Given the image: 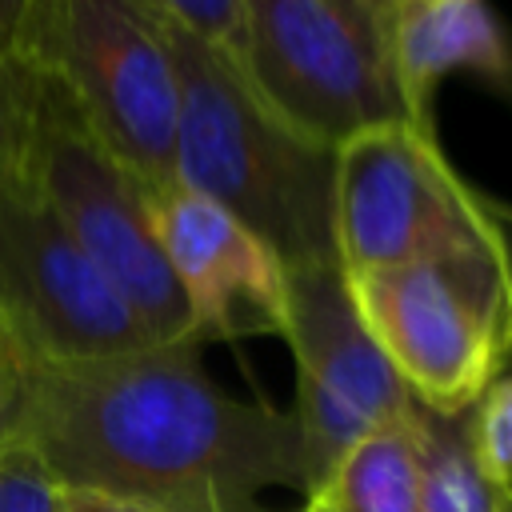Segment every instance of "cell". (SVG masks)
I'll list each match as a JSON object with an SVG mask.
<instances>
[{
    "label": "cell",
    "instance_id": "cell-7",
    "mask_svg": "<svg viewBox=\"0 0 512 512\" xmlns=\"http://www.w3.org/2000/svg\"><path fill=\"white\" fill-rule=\"evenodd\" d=\"M332 236L344 272L456 256L496 240L488 192L448 164L432 132L376 124L336 144Z\"/></svg>",
    "mask_w": 512,
    "mask_h": 512
},
{
    "label": "cell",
    "instance_id": "cell-3",
    "mask_svg": "<svg viewBox=\"0 0 512 512\" xmlns=\"http://www.w3.org/2000/svg\"><path fill=\"white\" fill-rule=\"evenodd\" d=\"M144 184H172L176 68L144 0H24L8 44Z\"/></svg>",
    "mask_w": 512,
    "mask_h": 512
},
{
    "label": "cell",
    "instance_id": "cell-1",
    "mask_svg": "<svg viewBox=\"0 0 512 512\" xmlns=\"http://www.w3.org/2000/svg\"><path fill=\"white\" fill-rule=\"evenodd\" d=\"M4 440L24 444L60 488L152 512H272L268 488L304 496L296 416L224 392L192 340L24 364Z\"/></svg>",
    "mask_w": 512,
    "mask_h": 512
},
{
    "label": "cell",
    "instance_id": "cell-10",
    "mask_svg": "<svg viewBox=\"0 0 512 512\" xmlns=\"http://www.w3.org/2000/svg\"><path fill=\"white\" fill-rule=\"evenodd\" d=\"M152 228L200 344L280 336L284 264L256 232L180 184L152 188Z\"/></svg>",
    "mask_w": 512,
    "mask_h": 512
},
{
    "label": "cell",
    "instance_id": "cell-21",
    "mask_svg": "<svg viewBox=\"0 0 512 512\" xmlns=\"http://www.w3.org/2000/svg\"><path fill=\"white\" fill-rule=\"evenodd\" d=\"M20 12H24V0H0V48L12 44V32L20 24Z\"/></svg>",
    "mask_w": 512,
    "mask_h": 512
},
{
    "label": "cell",
    "instance_id": "cell-19",
    "mask_svg": "<svg viewBox=\"0 0 512 512\" xmlns=\"http://www.w3.org/2000/svg\"><path fill=\"white\" fill-rule=\"evenodd\" d=\"M20 372H24V360L0 336V440L8 436V420L16 408V392H20Z\"/></svg>",
    "mask_w": 512,
    "mask_h": 512
},
{
    "label": "cell",
    "instance_id": "cell-20",
    "mask_svg": "<svg viewBox=\"0 0 512 512\" xmlns=\"http://www.w3.org/2000/svg\"><path fill=\"white\" fill-rule=\"evenodd\" d=\"M488 216H492V228H496V244H500V256H504V272H508V296H512V204L488 196ZM504 372H512V340H508V360H504Z\"/></svg>",
    "mask_w": 512,
    "mask_h": 512
},
{
    "label": "cell",
    "instance_id": "cell-18",
    "mask_svg": "<svg viewBox=\"0 0 512 512\" xmlns=\"http://www.w3.org/2000/svg\"><path fill=\"white\" fill-rule=\"evenodd\" d=\"M56 512H152V508L112 492H96V488H60Z\"/></svg>",
    "mask_w": 512,
    "mask_h": 512
},
{
    "label": "cell",
    "instance_id": "cell-13",
    "mask_svg": "<svg viewBox=\"0 0 512 512\" xmlns=\"http://www.w3.org/2000/svg\"><path fill=\"white\" fill-rule=\"evenodd\" d=\"M420 472V512H500V484L476 456L468 412H432L412 400L408 408Z\"/></svg>",
    "mask_w": 512,
    "mask_h": 512
},
{
    "label": "cell",
    "instance_id": "cell-2",
    "mask_svg": "<svg viewBox=\"0 0 512 512\" xmlns=\"http://www.w3.org/2000/svg\"><path fill=\"white\" fill-rule=\"evenodd\" d=\"M160 24L176 68L172 184L232 212L284 268L336 260V144L292 124L256 88L236 52L164 12Z\"/></svg>",
    "mask_w": 512,
    "mask_h": 512
},
{
    "label": "cell",
    "instance_id": "cell-12",
    "mask_svg": "<svg viewBox=\"0 0 512 512\" xmlns=\"http://www.w3.org/2000/svg\"><path fill=\"white\" fill-rule=\"evenodd\" d=\"M412 408V404H408ZM304 512H420V472L408 412L368 428L304 496Z\"/></svg>",
    "mask_w": 512,
    "mask_h": 512
},
{
    "label": "cell",
    "instance_id": "cell-22",
    "mask_svg": "<svg viewBox=\"0 0 512 512\" xmlns=\"http://www.w3.org/2000/svg\"><path fill=\"white\" fill-rule=\"evenodd\" d=\"M500 512H512V484H508L504 496H500Z\"/></svg>",
    "mask_w": 512,
    "mask_h": 512
},
{
    "label": "cell",
    "instance_id": "cell-11",
    "mask_svg": "<svg viewBox=\"0 0 512 512\" xmlns=\"http://www.w3.org/2000/svg\"><path fill=\"white\" fill-rule=\"evenodd\" d=\"M396 76L412 124L436 136L432 104L448 76H468L512 104V28L488 0H400Z\"/></svg>",
    "mask_w": 512,
    "mask_h": 512
},
{
    "label": "cell",
    "instance_id": "cell-8",
    "mask_svg": "<svg viewBox=\"0 0 512 512\" xmlns=\"http://www.w3.org/2000/svg\"><path fill=\"white\" fill-rule=\"evenodd\" d=\"M0 336L24 364L104 360L156 340L32 180H0Z\"/></svg>",
    "mask_w": 512,
    "mask_h": 512
},
{
    "label": "cell",
    "instance_id": "cell-6",
    "mask_svg": "<svg viewBox=\"0 0 512 512\" xmlns=\"http://www.w3.org/2000/svg\"><path fill=\"white\" fill-rule=\"evenodd\" d=\"M24 180L36 184V192L132 304L156 344H200L192 332V312L152 228V184L116 160L48 80L40 92Z\"/></svg>",
    "mask_w": 512,
    "mask_h": 512
},
{
    "label": "cell",
    "instance_id": "cell-5",
    "mask_svg": "<svg viewBox=\"0 0 512 512\" xmlns=\"http://www.w3.org/2000/svg\"><path fill=\"white\" fill-rule=\"evenodd\" d=\"M240 64L304 132L340 144L412 124L396 76L400 0H236ZM424 132V128H420Z\"/></svg>",
    "mask_w": 512,
    "mask_h": 512
},
{
    "label": "cell",
    "instance_id": "cell-16",
    "mask_svg": "<svg viewBox=\"0 0 512 512\" xmlns=\"http://www.w3.org/2000/svg\"><path fill=\"white\" fill-rule=\"evenodd\" d=\"M56 476L16 440H0V512H56Z\"/></svg>",
    "mask_w": 512,
    "mask_h": 512
},
{
    "label": "cell",
    "instance_id": "cell-23",
    "mask_svg": "<svg viewBox=\"0 0 512 512\" xmlns=\"http://www.w3.org/2000/svg\"><path fill=\"white\" fill-rule=\"evenodd\" d=\"M296 512H304V508H296Z\"/></svg>",
    "mask_w": 512,
    "mask_h": 512
},
{
    "label": "cell",
    "instance_id": "cell-15",
    "mask_svg": "<svg viewBox=\"0 0 512 512\" xmlns=\"http://www.w3.org/2000/svg\"><path fill=\"white\" fill-rule=\"evenodd\" d=\"M468 420L480 464L500 484H512V372H500L480 392V400L468 408Z\"/></svg>",
    "mask_w": 512,
    "mask_h": 512
},
{
    "label": "cell",
    "instance_id": "cell-4",
    "mask_svg": "<svg viewBox=\"0 0 512 512\" xmlns=\"http://www.w3.org/2000/svg\"><path fill=\"white\" fill-rule=\"evenodd\" d=\"M344 276L368 336L416 404L444 416L468 412L504 372L512 296L496 240Z\"/></svg>",
    "mask_w": 512,
    "mask_h": 512
},
{
    "label": "cell",
    "instance_id": "cell-17",
    "mask_svg": "<svg viewBox=\"0 0 512 512\" xmlns=\"http://www.w3.org/2000/svg\"><path fill=\"white\" fill-rule=\"evenodd\" d=\"M156 12H164L168 20L184 24L188 32L240 52V4L236 0H144Z\"/></svg>",
    "mask_w": 512,
    "mask_h": 512
},
{
    "label": "cell",
    "instance_id": "cell-9",
    "mask_svg": "<svg viewBox=\"0 0 512 512\" xmlns=\"http://www.w3.org/2000/svg\"><path fill=\"white\" fill-rule=\"evenodd\" d=\"M296 360V428L304 444V496L368 428L400 420L408 388L368 336L336 260L284 268V328Z\"/></svg>",
    "mask_w": 512,
    "mask_h": 512
},
{
    "label": "cell",
    "instance_id": "cell-14",
    "mask_svg": "<svg viewBox=\"0 0 512 512\" xmlns=\"http://www.w3.org/2000/svg\"><path fill=\"white\" fill-rule=\"evenodd\" d=\"M40 92H44L40 72L12 48H0V180L24 176Z\"/></svg>",
    "mask_w": 512,
    "mask_h": 512
}]
</instances>
